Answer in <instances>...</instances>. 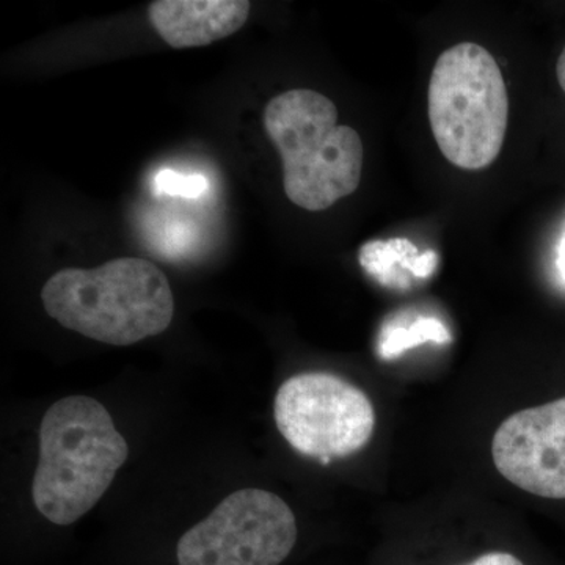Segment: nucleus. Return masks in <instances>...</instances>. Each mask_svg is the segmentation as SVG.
Instances as JSON below:
<instances>
[{
	"label": "nucleus",
	"instance_id": "1",
	"mask_svg": "<svg viewBox=\"0 0 565 565\" xmlns=\"http://www.w3.org/2000/svg\"><path fill=\"white\" fill-rule=\"evenodd\" d=\"M128 456V441L102 403L63 397L41 422L33 503L54 525H73L98 504Z\"/></svg>",
	"mask_w": 565,
	"mask_h": 565
},
{
	"label": "nucleus",
	"instance_id": "2",
	"mask_svg": "<svg viewBox=\"0 0 565 565\" xmlns=\"http://www.w3.org/2000/svg\"><path fill=\"white\" fill-rule=\"evenodd\" d=\"M44 310L65 329L110 345H131L169 329L172 288L158 266L118 258L95 269H63L44 282Z\"/></svg>",
	"mask_w": 565,
	"mask_h": 565
},
{
	"label": "nucleus",
	"instance_id": "3",
	"mask_svg": "<svg viewBox=\"0 0 565 565\" xmlns=\"http://www.w3.org/2000/svg\"><path fill=\"white\" fill-rule=\"evenodd\" d=\"M264 128L281 156L286 196L318 212L356 191L362 180L363 143L351 126L338 125L337 106L313 90L275 96Z\"/></svg>",
	"mask_w": 565,
	"mask_h": 565
},
{
	"label": "nucleus",
	"instance_id": "4",
	"mask_svg": "<svg viewBox=\"0 0 565 565\" xmlns=\"http://www.w3.org/2000/svg\"><path fill=\"white\" fill-rule=\"evenodd\" d=\"M430 129L457 169L492 166L503 148L509 96L503 74L486 47L459 43L435 62L427 92Z\"/></svg>",
	"mask_w": 565,
	"mask_h": 565
},
{
	"label": "nucleus",
	"instance_id": "5",
	"mask_svg": "<svg viewBox=\"0 0 565 565\" xmlns=\"http://www.w3.org/2000/svg\"><path fill=\"white\" fill-rule=\"evenodd\" d=\"M297 522L278 494L237 490L178 539L177 565H281L297 544Z\"/></svg>",
	"mask_w": 565,
	"mask_h": 565
},
{
	"label": "nucleus",
	"instance_id": "6",
	"mask_svg": "<svg viewBox=\"0 0 565 565\" xmlns=\"http://www.w3.org/2000/svg\"><path fill=\"white\" fill-rule=\"evenodd\" d=\"M275 423L300 455L332 460L355 455L371 440L375 414L370 397L338 375H294L278 388Z\"/></svg>",
	"mask_w": 565,
	"mask_h": 565
},
{
	"label": "nucleus",
	"instance_id": "7",
	"mask_svg": "<svg viewBox=\"0 0 565 565\" xmlns=\"http://www.w3.org/2000/svg\"><path fill=\"white\" fill-rule=\"evenodd\" d=\"M492 456L511 484L565 500V397L509 416L494 434Z\"/></svg>",
	"mask_w": 565,
	"mask_h": 565
},
{
	"label": "nucleus",
	"instance_id": "8",
	"mask_svg": "<svg viewBox=\"0 0 565 565\" xmlns=\"http://www.w3.org/2000/svg\"><path fill=\"white\" fill-rule=\"evenodd\" d=\"M247 0H158L148 9L152 28L174 50L207 46L239 31Z\"/></svg>",
	"mask_w": 565,
	"mask_h": 565
},
{
	"label": "nucleus",
	"instance_id": "9",
	"mask_svg": "<svg viewBox=\"0 0 565 565\" xmlns=\"http://www.w3.org/2000/svg\"><path fill=\"white\" fill-rule=\"evenodd\" d=\"M360 264L382 285L397 288L396 270H394L397 264L414 277L426 278L437 266V255L434 252L418 255L415 245L405 239H392L386 243L375 241V243L363 245L360 250Z\"/></svg>",
	"mask_w": 565,
	"mask_h": 565
},
{
	"label": "nucleus",
	"instance_id": "10",
	"mask_svg": "<svg viewBox=\"0 0 565 565\" xmlns=\"http://www.w3.org/2000/svg\"><path fill=\"white\" fill-rule=\"evenodd\" d=\"M452 337L444 322L435 318H418L408 327H388L381 338V353L384 359H394L407 349L424 343L448 344Z\"/></svg>",
	"mask_w": 565,
	"mask_h": 565
},
{
	"label": "nucleus",
	"instance_id": "11",
	"mask_svg": "<svg viewBox=\"0 0 565 565\" xmlns=\"http://www.w3.org/2000/svg\"><path fill=\"white\" fill-rule=\"evenodd\" d=\"M152 189L158 195L200 199L210 191V181L200 173H180L172 169H162L154 174Z\"/></svg>",
	"mask_w": 565,
	"mask_h": 565
},
{
	"label": "nucleus",
	"instance_id": "12",
	"mask_svg": "<svg viewBox=\"0 0 565 565\" xmlns=\"http://www.w3.org/2000/svg\"><path fill=\"white\" fill-rule=\"evenodd\" d=\"M192 237L191 230L181 223H174V225H167L166 232H163V239H166L167 253H181L184 252L185 247H189V239Z\"/></svg>",
	"mask_w": 565,
	"mask_h": 565
},
{
	"label": "nucleus",
	"instance_id": "13",
	"mask_svg": "<svg viewBox=\"0 0 565 565\" xmlns=\"http://www.w3.org/2000/svg\"><path fill=\"white\" fill-rule=\"evenodd\" d=\"M468 565H525L519 557L511 555V553L492 552L487 555L479 556L473 563Z\"/></svg>",
	"mask_w": 565,
	"mask_h": 565
},
{
	"label": "nucleus",
	"instance_id": "14",
	"mask_svg": "<svg viewBox=\"0 0 565 565\" xmlns=\"http://www.w3.org/2000/svg\"><path fill=\"white\" fill-rule=\"evenodd\" d=\"M556 76L557 82H559L561 88H563L565 93V47L563 52H561L559 58H557Z\"/></svg>",
	"mask_w": 565,
	"mask_h": 565
},
{
	"label": "nucleus",
	"instance_id": "15",
	"mask_svg": "<svg viewBox=\"0 0 565 565\" xmlns=\"http://www.w3.org/2000/svg\"><path fill=\"white\" fill-rule=\"evenodd\" d=\"M557 266H559L561 275H563V278L565 280V234L563 244H561L559 248V262H557Z\"/></svg>",
	"mask_w": 565,
	"mask_h": 565
}]
</instances>
